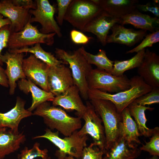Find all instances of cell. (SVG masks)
I'll return each mask as SVG.
<instances>
[{"label": "cell", "instance_id": "30bf717a", "mask_svg": "<svg viewBox=\"0 0 159 159\" xmlns=\"http://www.w3.org/2000/svg\"><path fill=\"white\" fill-rule=\"evenodd\" d=\"M86 105V111L81 117L84 120L85 124L78 131V133L81 135H89L93 142L105 151V137L102 120L90 102H87Z\"/></svg>", "mask_w": 159, "mask_h": 159}, {"label": "cell", "instance_id": "d6a6232c", "mask_svg": "<svg viewBox=\"0 0 159 159\" xmlns=\"http://www.w3.org/2000/svg\"><path fill=\"white\" fill-rule=\"evenodd\" d=\"M159 42V30L147 34L141 42L134 48L127 51L126 53L138 52L147 47H151L154 44Z\"/></svg>", "mask_w": 159, "mask_h": 159}, {"label": "cell", "instance_id": "ffe728a7", "mask_svg": "<svg viewBox=\"0 0 159 159\" xmlns=\"http://www.w3.org/2000/svg\"><path fill=\"white\" fill-rule=\"evenodd\" d=\"M118 24H130L141 30L152 33L159 30V18L142 13L136 9L121 17Z\"/></svg>", "mask_w": 159, "mask_h": 159}, {"label": "cell", "instance_id": "836d02e7", "mask_svg": "<svg viewBox=\"0 0 159 159\" xmlns=\"http://www.w3.org/2000/svg\"><path fill=\"white\" fill-rule=\"evenodd\" d=\"M134 101L144 106L159 103V87H153L149 92L137 98Z\"/></svg>", "mask_w": 159, "mask_h": 159}, {"label": "cell", "instance_id": "4dcf8cb0", "mask_svg": "<svg viewBox=\"0 0 159 159\" xmlns=\"http://www.w3.org/2000/svg\"><path fill=\"white\" fill-rule=\"evenodd\" d=\"M150 141H144L145 144H142V146L139 148L140 150L148 152L150 155L159 156V127H158L153 128L152 136Z\"/></svg>", "mask_w": 159, "mask_h": 159}, {"label": "cell", "instance_id": "7c38bea8", "mask_svg": "<svg viewBox=\"0 0 159 159\" xmlns=\"http://www.w3.org/2000/svg\"><path fill=\"white\" fill-rule=\"evenodd\" d=\"M49 92L58 96L74 85L71 71L65 64L49 66L47 77Z\"/></svg>", "mask_w": 159, "mask_h": 159}, {"label": "cell", "instance_id": "4316f807", "mask_svg": "<svg viewBox=\"0 0 159 159\" xmlns=\"http://www.w3.org/2000/svg\"><path fill=\"white\" fill-rule=\"evenodd\" d=\"M78 49L90 64H94L97 68L104 70L111 74L114 61L108 58L104 50L100 49L97 54L94 55L86 51L83 47Z\"/></svg>", "mask_w": 159, "mask_h": 159}, {"label": "cell", "instance_id": "60d3db41", "mask_svg": "<svg viewBox=\"0 0 159 159\" xmlns=\"http://www.w3.org/2000/svg\"><path fill=\"white\" fill-rule=\"evenodd\" d=\"M0 14V29L5 25H10L11 24V22L8 18H4Z\"/></svg>", "mask_w": 159, "mask_h": 159}, {"label": "cell", "instance_id": "f35d334b", "mask_svg": "<svg viewBox=\"0 0 159 159\" xmlns=\"http://www.w3.org/2000/svg\"><path fill=\"white\" fill-rule=\"evenodd\" d=\"M12 1L14 5L27 9H35L36 8L35 1L32 0H12Z\"/></svg>", "mask_w": 159, "mask_h": 159}, {"label": "cell", "instance_id": "d6986e66", "mask_svg": "<svg viewBox=\"0 0 159 159\" xmlns=\"http://www.w3.org/2000/svg\"><path fill=\"white\" fill-rule=\"evenodd\" d=\"M25 101L19 97H17L15 106L9 111L0 112V127H6L19 132V126L24 118L33 115L31 112L25 108Z\"/></svg>", "mask_w": 159, "mask_h": 159}, {"label": "cell", "instance_id": "4fadbf2b", "mask_svg": "<svg viewBox=\"0 0 159 159\" xmlns=\"http://www.w3.org/2000/svg\"><path fill=\"white\" fill-rule=\"evenodd\" d=\"M24 56L23 53L11 52L8 51L1 55L2 62L6 64L5 72L8 81L10 95L14 93L16 81L19 79L26 78L22 69Z\"/></svg>", "mask_w": 159, "mask_h": 159}, {"label": "cell", "instance_id": "83f0119b", "mask_svg": "<svg viewBox=\"0 0 159 159\" xmlns=\"http://www.w3.org/2000/svg\"><path fill=\"white\" fill-rule=\"evenodd\" d=\"M11 52L16 53H30L37 58L50 66H58L62 64H66L63 61L57 59L51 53L45 51L40 44H37L30 47L8 50Z\"/></svg>", "mask_w": 159, "mask_h": 159}, {"label": "cell", "instance_id": "7402d4cb", "mask_svg": "<svg viewBox=\"0 0 159 159\" xmlns=\"http://www.w3.org/2000/svg\"><path fill=\"white\" fill-rule=\"evenodd\" d=\"M138 146L120 137L105 152L102 159H136L141 152Z\"/></svg>", "mask_w": 159, "mask_h": 159}, {"label": "cell", "instance_id": "ba28073f", "mask_svg": "<svg viewBox=\"0 0 159 159\" xmlns=\"http://www.w3.org/2000/svg\"><path fill=\"white\" fill-rule=\"evenodd\" d=\"M102 10L93 0H72L64 20L81 32Z\"/></svg>", "mask_w": 159, "mask_h": 159}, {"label": "cell", "instance_id": "5b68a950", "mask_svg": "<svg viewBox=\"0 0 159 159\" xmlns=\"http://www.w3.org/2000/svg\"><path fill=\"white\" fill-rule=\"evenodd\" d=\"M45 131L44 134L34 137L32 139L44 138L51 142L59 148L56 151V156L68 155L78 159L81 158L83 150L87 146L88 135H80L77 130L71 135L62 138L57 131L53 132L48 128Z\"/></svg>", "mask_w": 159, "mask_h": 159}, {"label": "cell", "instance_id": "cb8c5ba5", "mask_svg": "<svg viewBox=\"0 0 159 159\" xmlns=\"http://www.w3.org/2000/svg\"><path fill=\"white\" fill-rule=\"evenodd\" d=\"M18 85L19 89L25 93H31L32 103L27 109L31 112L41 104L46 102L52 101L55 97L51 92L40 89L31 81L26 78L19 80Z\"/></svg>", "mask_w": 159, "mask_h": 159}, {"label": "cell", "instance_id": "e575fe53", "mask_svg": "<svg viewBox=\"0 0 159 159\" xmlns=\"http://www.w3.org/2000/svg\"><path fill=\"white\" fill-rule=\"evenodd\" d=\"M72 0H57L58 14L56 16L57 23L62 26L69 5Z\"/></svg>", "mask_w": 159, "mask_h": 159}, {"label": "cell", "instance_id": "5bb4252c", "mask_svg": "<svg viewBox=\"0 0 159 159\" xmlns=\"http://www.w3.org/2000/svg\"><path fill=\"white\" fill-rule=\"evenodd\" d=\"M29 10L14 5L12 0H0V14L11 22V32L21 30L31 17Z\"/></svg>", "mask_w": 159, "mask_h": 159}, {"label": "cell", "instance_id": "7a4b0ae2", "mask_svg": "<svg viewBox=\"0 0 159 159\" xmlns=\"http://www.w3.org/2000/svg\"><path fill=\"white\" fill-rule=\"evenodd\" d=\"M130 79L131 87L129 89L115 93L89 89L88 99L109 100L115 105L118 112L121 113L124 109L137 98L150 92L153 88L147 84L139 75L134 76Z\"/></svg>", "mask_w": 159, "mask_h": 159}, {"label": "cell", "instance_id": "8992f818", "mask_svg": "<svg viewBox=\"0 0 159 159\" xmlns=\"http://www.w3.org/2000/svg\"><path fill=\"white\" fill-rule=\"evenodd\" d=\"M87 80L89 90L109 93H117L131 87L130 79L126 75L116 76L97 68L91 70Z\"/></svg>", "mask_w": 159, "mask_h": 159}, {"label": "cell", "instance_id": "6da1fadb", "mask_svg": "<svg viewBox=\"0 0 159 159\" xmlns=\"http://www.w3.org/2000/svg\"><path fill=\"white\" fill-rule=\"evenodd\" d=\"M32 113L42 117L51 130L56 129L65 137L82 127L81 118L72 117L61 108L52 106L47 102L38 106Z\"/></svg>", "mask_w": 159, "mask_h": 159}, {"label": "cell", "instance_id": "f1b7e54d", "mask_svg": "<svg viewBox=\"0 0 159 159\" xmlns=\"http://www.w3.org/2000/svg\"><path fill=\"white\" fill-rule=\"evenodd\" d=\"M145 49H144L140 50L129 59L124 60H115L114 61L111 74L116 76H121L124 74V72L127 70L138 68L143 61Z\"/></svg>", "mask_w": 159, "mask_h": 159}, {"label": "cell", "instance_id": "74e56055", "mask_svg": "<svg viewBox=\"0 0 159 159\" xmlns=\"http://www.w3.org/2000/svg\"><path fill=\"white\" fill-rule=\"evenodd\" d=\"M136 9L139 11L149 12L153 13L157 17H159V6L158 4L154 2H149L145 4H138Z\"/></svg>", "mask_w": 159, "mask_h": 159}, {"label": "cell", "instance_id": "1f68e13d", "mask_svg": "<svg viewBox=\"0 0 159 159\" xmlns=\"http://www.w3.org/2000/svg\"><path fill=\"white\" fill-rule=\"evenodd\" d=\"M105 150L94 142L83 148L82 154V159H102Z\"/></svg>", "mask_w": 159, "mask_h": 159}, {"label": "cell", "instance_id": "3957f363", "mask_svg": "<svg viewBox=\"0 0 159 159\" xmlns=\"http://www.w3.org/2000/svg\"><path fill=\"white\" fill-rule=\"evenodd\" d=\"M90 100V102L100 117L103 124L105 152L120 137L121 113L118 112L115 105L109 100L97 99Z\"/></svg>", "mask_w": 159, "mask_h": 159}, {"label": "cell", "instance_id": "44dd1931", "mask_svg": "<svg viewBox=\"0 0 159 159\" xmlns=\"http://www.w3.org/2000/svg\"><path fill=\"white\" fill-rule=\"evenodd\" d=\"M26 140L23 132L0 127V159H4L6 156L17 150Z\"/></svg>", "mask_w": 159, "mask_h": 159}, {"label": "cell", "instance_id": "e0dca14e", "mask_svg": "<svg viewBox=\"0 0 159 159\" xmlns=\"http://www.w3.org/2000/svg\"><path fill=\"white\" fill-rule=\"evenodd\" d=\"M111 35L107 36L106 44L115 43L131 47L142 41L147 34V31L128 29L118 24L113 25L110 29Z\"/></svg>", "mask_w": 159, "mask_h": 159}, {"label": "cell", "instance_id": "ee69618b", "mask_svg": "<svg viewBox=\"0 0 159 159\" xmlns=\"http://www.w3.org/2000/svg\"><path fill=\"white\" fill-rule=\"evenodd\" d=\"M153 2L156 4H159V1L158 0H154Z\"/></svg>", "mask_w": 159, "mask_h": 159}, {"label": "cell", "instance_id": "52a82bcc", "mask_svg": "<svg viewBox=\"0 0 159 159\" xmlns=\"http://www.w3.org/2000/svg\"><path fill=\"white\" fill-rule=\"evenodd\" d=\"M54 33L48 34L41 32L37 26L31 24L30 20L21 31L11 32L8 43V50L28 47L37 44L52 46L54 43Z\"/></svg>", "mask_w": 159, "mask_h": 159}, {"label": "cell", "instance_id": "603a6c76", "mask_svg": "<svg viewBox=\"0 0 159 159\" xmlns=\"http://www.w3.org/2000/svg\"><path fill=\"white\" fill-rule=\"evenodd\" d=\"M102 10L118 19L136 9L138 0H93Z\"/></svg>", "mask_w": 159, "mask_h": 159}, {"label": "cell", "instance_id": "8d00e7d4", "mask_svg": "<svg viewBox=\"0 0 159 159\" xmlns=\"http://www.w3.org/2000/svg\"><path fill=\"white\" fill-rule=\"evenodd\" d=\"M70 36L73 42L77 44H87L92 39V37H88L82 32L75 29L70 32Z\"/></svg>", "mask_w": 159, "mask_h": 159}, {"label": "cell", "instance_id": "ac0fdd59", "mask_svg": "<svg viewBox=\"0 0 159 159\" xmlns=\"http://www.w3.org/2000/svg\"><path fill=\"white\" fill-rule=\"evenodd\" d=\"M78 88L73 85L64 92L55 97L52 101L53 106H59L67 110H75L78 117H81L86 109L80 95Z\"/></svg>", "mask_w": 159, "mask_h": 159}, {"label": "cell", "instance_id": "f546056e", "mask_svg": "<svg viewBox=\"0 0 159 159\" xmlns=\"http://www.w3.org/2000/svg\"><path fill=\"white\" fill-rule=\"evenodd\" d=\"M40 144L35 143L32 148L29 149L25 147L21 150L20 153L18 155V159H34L41 157L42 159L48 157V150L47 149L41 150L40 148Z\"/></svg>", "mask_w": 159, "mask_h": 159}, {"label": "cell", "instance_id": "b9f144b4", "mask_svg": "<svg viewBox=\"0 0 159 159\" xmlns=\"http://www.w3.org/2000/svg\"><path fill=\"white\" fill-rule=\"evenodd\" d=\"M58 159H74L73 157L69 155H58L57 156Z\"/></svg>", "mask_w": 159, "mask_h": 159}, {"label": "cell", "instance_id": "9c48e42d", "mask_svg": "<svg viewBox=\"0 0 159 159\" xmlns=\"http://www.w3.org/2000/svg\"><path fill=\"white\" fill-rule=\"evenodd\" d=\"M36 8L30 9L29 13L34 15L30 19V23L37 22L42 26L39 31L48 34L54 33L59 37H62L60 28L55 21L54 16L56 8L48 0H36Z\"/></svg>", "mask_w": 159, "mask_h": 159}, {"label": "cell", "instance_id": "277c9868", "mask_svg": "<svg viewBox=\"0 0 159 159\" xmlns=\"http://www.w3.org/2000/svg\"><path fill=\"white\" fill-rule=\"evenodd\" d=\"M54 52L57 59L69 65L74 85L78 88L83 98L85 100L88 99L89 88L87 78L92 69L91 65L78 49L71 53L62 49L56 48Z\"/></svg>", "mask_w": 159, "mask_h": 159}, {"label": "cell", "instance_id": "d590c367", "mask_svg": "<svg viewBox=\"0 0 159 159\" xmlns=\"http://www.w3.org/2000/svg\"><path fill=\"white\" fill-rule=\"evenodd\" d=\"M10 25H5L0 29V65L3 63L1 59V52L2 49L7 47L10 35L11 33Z\"/></svg>", "mask_w": 159, "mask_h": 159}, {"label": "cell", "instance_id": "d4e9b609", "mask_svg": "<svg viewBox=\"0 0 159 159\" xmlns=\"http://www.w3.org/2000/svg\"><path fill=\"white\" fill-rule=\"evenodd\" d=\"M121 114L122 121L120 127V137H123L130 143L138 145L142 144L139 139L141 135L127 107L123 110Z\"/></svg>", "mask_w": 159, "mask_h": 159}, {"label": "cell", "instance_id": "ab89813d", "mask_svg": "<svg viewBox=\"0 0 159 159\" xmlns=\"http://www.w3.org/2000/svg\"><path fill=\"white\" fill-rule=\"evenodd\" d=\"M0 85L5 87L9 86L8 81L5 72V70L0 65Z\"/></svg>", "mask_w": 159, "mask_h": 159}, {"label": "cell", "instance_id": "8fae6325", "mask_svg": "<svg viewBox=\"0 0 159 159\" xmlns=\"http://www.w3.org/2000/svg\"><path fill=\"white\" fill-rule=\"evenodd\" d=\"M49 66L32 54L23 61L22 69L26 77L47 92H49L47 77Z\"/></svg>", "mask_w": 159, "mask_h": 159}, {"label": "cell", "instance_id": "7bdbcfd3", "mask_svg": "<svg viewBox=\"0 0 159 159\" xmlns=\"http://www.w3.org/2000/svg\"><path fill=\"white\" fill-rule=\"evenodd\" d=\"M147 159H159L158 156H153L151 158Z\"/></svg>", "mask_w": 159, "mask_h": 159}, {"label": "cell", "instance_id": "9a60e30c", "mask_svg": "<svg viewBox=\"0 0 159 159\" xmlns=\"http://www.w3.org/2000/svg\"><path fill=\"white\" fill-rule=\"evenodd\" d=\"M120 19L113 17L102 10L84 28L82 31L95 34L98 41L103 46L106 44V39L109 30L116 24H118Z\"/></svg>", "mask_w": 159, "mask_h": 159}, {"label": "cell", "instance_id": "2e32d148", "mask_svg": "<svg viewBox=\"0 0 159 159\" xmlns=\"http://www.w3.org/2000/svg\"><path fill=\"white\" fill-rule=\"evenodd\" d=\"M139 76L152 88L159 87V56L145 49L143 62L138 68Z\"/></svg>", "mask_w": 159, "mask_h": 159}, {"label": "cell", "instance_id": "f6af8a7d", "mask_svg": "<svg viewBox=\"0 0 159 159\" xmlns=\"http://www.w3.org/2000/svg\"><path fill=\"white\" fill-rule=\"evenodd\" d=\"M43 159H52L50 157L48 156L47 157Z\"/></svg>", "mask_w": 159, "mask_h": 159}, {"label": "cell", "instance_id": "484cf974", "mask_svg": "<svg viewBox=\"0 0 159 159\" xmlns=\"http://www.w3.org/2000/svg\"><path fill=\"white\" fill-rule=\"evenodd\" d=\"M130 113L134 119L139 132L141 136L146 138L150 137L153 132V129H150L146 126L147 120L145 111L147 110L153 111L154 108L139 105L134 101L127 107Z\"/></svg>", "mask_w": 159, "mask_h": 159}]
</instances>
